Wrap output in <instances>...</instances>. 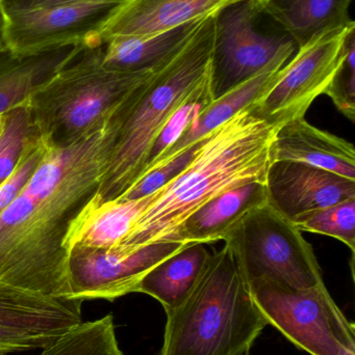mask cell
<instances>
[{
	"label": "cell",
	"mask_w": 355,
	"mask_h": 355,
	"mask_svg": "<svg viewBox=\"0 0 355 355\" xmlns=\"http://www.w3.org/2000/svg\"><path fill=\"white\" fill-rule=\"evenodd\" d=\"M337 110L354 122L355 119V25L344 39L339 66L325 91Z\"/></svg>",
	"instance_id": "26"
},
{
	"label": "cell",
	"mask_w": 355,
	"mask_h": 355,
	"mask_svg": "<svg viewBox=\"0 0 355 355\" xmlns=\"http://www.w3.org/2000/svg\"><path fill=\"white\" fill-rule=\"evenodd\" d=\"M241 0H129L106 23L102 43L119 35H151L206 18Z\"/></svg>",
	"instance_id": "15"
},
{
	"label": "cell",
	"mask_w": 355,
	"mask_h": 355,
	"mask_svg": "<svg viewBox=\"0 0 355 355\" xmlns=\"http://www.w3.org/2000/svg\"><path fill=\"white\" fill-rule=\"evenodd\" d=\"M8 112L0 114V137L3 133L4 127H6V120H8Z\"/></svg>",
	"instance_id": "32"
},
{
	"label": "cell",
	"mask_w": 355,
	"mask_h": 355,
	"mask_svg": "<svg viewBox=\"0 0 355 355\" xmlns=\"http://www.w3.org/2000/svg\"><path fill=\"white\" fill-rule=\"evenodd\" d=\"M267 16L261 0H241L215 14L210 60L214 100L260 74L281 54L295 52L289 33L264 31Z\"/></svg>",
	"instance_id": "8"
},
{
	"label": "cell",
	"mask_w": 355,
	"mask_h": 355,
	"mask_svg": "<svg viewBox=\"0 0 355 355\" xmlns=\"http://www.w3.org/2000/svg\"><path fill=\"white\" fill-rule=\"evenodd\" d=\"M33 127L24 103L8 112L6 127L0 137V185L14 173Z\"/></svg>",
	"instance_id": "27"
},
{
	"label": "cell",
	"mask_w": 355,
	"mask_h": 355,
	"mask_svg": "<svg viewBox=\"0 0 355 355\" xmlns=\"http://www.w3.org/2000/svg\"><path fill=\"white\" fill-rule=\"evenodd\" d=\"M354 25L327 33L298 48L272 87L250 105L252 110L276 126L304 118L315 100L329 87L341 60L344 39Z\"/></svg>",
	"instance_id": "10"
},
{
	"label": "cell",
	"mask_w": 355,
	"mask_h": 355,
	"mask_svg": "<svg viewBox=\"0 0 355 355\" xmlns=\"http://www.w3.org/2000/svg\"><path fill=\"white\" fill-rule=\"evenodd\" d=\"M104 47L83 46L24 102L33 126L51 145H71L97 130L156 70H110L102 64Z\"/></svg>",
	"instance_id": "5"
},
{
	"label": "cell",
	"mask_w": 355,
	"mask_h": 355,
	"mask_svg": "<svg viewBox=\"0 0 355 355\" xmlns=\"http://www.w3.org/2000/svg\"><path fill=\"white\" fill-rule=\"evenodd\" d=\"M119 126L115 112L71 145L48 141L35 172L0 213V284L72 298L67 236L106 175Z\"/></svg>",
	"instance_id": "1"
},
{
	"label": "cell",
	"mask_w": 355,
	"mask_h": 355,
	"mask_svg": "<svg viewBox=\"0 0 355 355\" xmlns=\"http://www.w3.org/2000/svg\"><path fill=\"white\" fill-rule=\"evenodd\" d=\"M47 346L49 345L40 340L0 329V355L25 352V350L27 352V350L38 349V348L44 349Z\"/></svg>",
	"instance_id": "30"
},
{
	"label": "cell",
	"mask_w": 355,
	"mask_h": 355,
	"mask_svg": "<svg viewBox=\"0 0 355 355\" xmlns=\"http://www.w3.org/2000/svg\"><path fill=\"white\" fill-rule=\"evenodd\" d=\"M83 302L0 284V329L50 345L83 322Z\"/></svg>",
	"instance_id": "13"
},
{
	"label": "cell",
	"mask_w": 355,
	"mask_h": 355,
	"mask_svg": "<svg viewBox=\"0 0 355 355\" xmlns=\"http://www.w3.org/2000/svg\"><path fill=\"white\" fill-rule=\"evenodd\" d=\"M269 16L279 23L297 48L331 31L354 24L349 18L352 0H261Z\"/></svg>",
	"instance_id": "21"
},
{
	"label": "cell",
	"mask_w": 355,
	"mask_h": 355,
	"mask_svg": "<svg viewBox=\"0 0 355 355\" xmlns=\"http://www.w3.org/2000/svg\"><path fill=\"white\" fill-rule=\"evenodd\" d=\"M129 0H87L37 10L0 12L6 51L33 55L71 45H102L104 26Z\"/></svg>",
	"instance_id": "9"
},
{
	"label": "cell",
	"mask_w": 355,
	"mask_h": 355,
	"mask_svg": "<svg viewBox=\"0 0 355 355\" xmlns=\"http://www.w3.org/2000/svg\"><path fill=\"white\" fill-rule=\"evenodd\" d=\"M166 314L160 355H243L268 325L226 244L212 254L185 302Z\"/></svg>",
	"instance_id": "4"
},
{
	"label": "cell",
	"mask_w": 355,
	"mask_h": 355,
	"mask_svg": "<svg viewBox=\"0 0 355 355\" xmlns=\"http://www.w3.org/2000/svg\"><path fill=\"white\" fill-rule=\"evenodd\" d=\"M279 127L248 106L210 131L187 168L154 192L151 202L114 250L135 252L158 242H172L185 219L212 198L251 182L266 181Z\"/></svg>",
	"instance_id": "2"
},
{
	"label": "cell",
	"mask_w": 355,
	"mask_h": 355,
	"mask_svg": "<svg viewBox=\"0 0 355 355\" xmlns=\"http://www.w3.org/2000/svg\"><path fill=\"white\" fill-rule=\"evenodd\" d=\"M40 355H123L115 331L114 318L81 322L53 343L44 348Z\"/></svg>",
	"instance_id": "23"
},
{
	"label": "cell",
	"mask_w": 355,
	"mask_h": 355,
	"mask_svg": "<svg viewBox=\"0 0 355 355\" xmlns=\"http://www.w3.org/2000/svg\"><path fill=\"white\" fill-rule=\"evenodd\" d=\"M187 245L158 242L129 252L75 246L69 254L71 297L114 302L137 293L142 279L154 267Z\"/></svg>",
	"instance_id": "11"
},
{
	"label": "cell",
	"mask_w": 355,
	"mask_h": 355,
	"mask_svg": "<svg viewBox=\"0 0 355 355\" xmlns=\"http://www.w3.org/2000/svg\"><path fill=\"white\" fill-rule=\"evenodd\" d=\"M213 101L214 98L210 89V67H208V72L200 79L199 83L192 89L185 101L175 110L174 114L171 116L168 122L158 133L148 154L147 162L141 178L151 168L163 154L166 153L179 141V137L185 132L192 121L199 116L204 108L208 107Z\"/></svg>",
	"instance_id": "24"
},
{
	"label": "cell",
	"mask_w": 355,
	"mask_h": 355,
	"mask_svg": "<svg viewBox=\"0 0 355 355\" xmlns=\"http://www.w3.org/2000/svg\"><path fill=\"white\" fill-rule=\"evenodd\" d=\"M273 162H295L355 180L354 146L298 119L281 125L271 147Z\"/></svg>",
	"instance_id": "14"
},
{
	"label": "cell",
	"mask_w": 355,
	"mask_h": 355,
	"mask_svg": "<svg viewBox=\"0 0 355 355\" xmlns=\"http://www.w3.org/2000/svg\"><path fill=\"white\" fill-rule=\"evenodd\" d=\"M265 186L267 202L294 225L355 198V180L302 162H271Z\"/></svg>",
	"instance_id": "12"
},
{
	"label": "cell",
	"mask_w": 355,
	"mask_h": 355,
	"mask_svg": "<svg viewBox=\"0 0 355 355\" xmlns=\"http://www.w3.org/2000/svg\"><path fill=\"white\" fill-rule=\"evenodd\" d=\"M152 198L154 193L138 200H110L97 206L87 205L67 236L69 254L75 246L97 250L116 248Z\"/></svg>",
	"instance_id": "20"
},
{
	"label": "cell",
	"mask_w": 355,
	"mask_h": 355,
	"mask_svg": "<svg viewBox=\"0 0 355 355\" xmlns=\"http://www.w3.org/2000/svg\"><path fill=\"white\" fill-rule=\"evenodd\" d=\"M268 324L311 355H355V327L340 310L325 284L293 290L272 282L249 284Z\"/></svg>",
	"instance_id": "7"
},
{
	"label": "cell",
	"mask_w": 355,
	"mask_h": 355,
	"mask_svg": "<svg viewBox=\"0 0 355 355\" xmlns=\"http://www.w3.org/2000/svg\"><path fill=\"white\" fill-rule=\"evenodd\" d=\"M48 141L35 126L31 129L14 173L0 185V213L13 202L41 162Z\"/></svg>",
	"instance_id": "28"
},
{
	"label": "cell",
	"mask_w": 355,
	"mask_h": 355,
	"mask_svg": "<svg viewBox=\"0 0 355 355\" xmlns=\"http://www.w3.org/2000/svg\"><path fill=\"white\" fill-rule=\"evenodd\" d=\"M299 231L336 238L355 250V198L344 200L315 213L295 225Z\"/></svg>",
	"instance_id": "25"
},
{
	"label": "cell",
	"mask_w": 355,
	"mask_h": 355,
	"mask_svg": "<svg viewBox=\"0 0 355 355\" xmlns=\"http://www.w3.org/2000/svg\"><path fill=\"white\" fill-rule=\"evenodd\" d=\"M210 256L206 244H189L154 267L142 279L137 293L156 298L165 312L174 310L191 293Z\"/></svg>",
	"instance_id": "22"
},
{
	"label": "cell",
	"mask_w": 355,
	"mask_h": 355,
	"mask_svg": "<svg viewBox=\"0 0 355 355\" xmlns=\"http://www.w3.org/2000/svg\"><path fill=\"white\" fill-rule=\"evenodd\" d=\"M265 202V182H251L227 190L190 215L171 241L188 244L224 241L247 213Z\"/></svg>",
	"instance_id": "17"
},
{
	"label": "cell",
	"mask_w": 355,
	"mask_h": 355,
	"mask_svg": "<svg viewBox=\"0 0 355 355\" xmlns=\"http://www.w3.org/2000/svg\"><path fill=\"white\" fill-rule=\"evenodd\" d=\"M200 141L188 148L181 155L176 156L167 164H163V166L154 168L151 172L144 175L137 183L133 184L127 191H125L122 196H119L115 200L124 202V200H138V198L150 196V194L164 187L166 184L172 181L174 178L179 176L187 168L188 164L191 162L194 155H195L196 149H197Z\"/></svg>",
	"instance_id": "29"
},
{
	"label": "cell",
	"mask_w": 355,
	"mask_h": 355,
	"mask_svg": "<svg viewBox=\"0 0 355 355\" xmlns=\"http://www.w3.org/2000/svg\"><path fill=\"white\" fill-rule=\"evenodd\" d=\"M243 355H250V352H246V354H243Z\"/></svg>",
	"instance_id": "33"
},
{
	"label": "cell",
	"mask_w": 355,
	"mask_h": 355,
	"mask_svg": "<svg viewBox=\"0 0 355 355\" xmlns=\"http://www.w3.org/2000/svg\"><path fill=\"white\" fill-rule=\"evenodd\" d=\"M83 46H65L33 55L16 56L6 51L0 39V114L24 103L33 92L68 64Z\"/></svg>",
	"instance_id": "19"
},
{
	"label": "cell",
	"mask_w": 355,
	"mask_h": 355,
	"mask_svg": "<svg viewBox=\"0 0 355 355\" xmlns=\"http://www.w3.org/2000/svg\"><path fill=\"white\" fill-rule=\"evenodd\" d=\"M215 14L204 19L174 58L156 69L121 103L120 126L108 170L88 206L117 200L141 178L158 133L208 72Z\"/></svg>",
	"instance_id": "3"
},
{
	"label": "cell",
	"mask_w": 355,
	"mask_h": 355,
	"mask_svg": "<svg viewBox=\"0 0 355 355\" xmlns=\"http://www.w3.org/2000/svg\"><path fill=\"white\" fill-rule=\"evenodd\" d=\"M302 233L265 202L247 213L224 242L248 284L266 281L306 290L324 281L314 248Z\"/></svg>",
	"instance_id": "6"
},
{
	"label": "cell",
	"mask_w": 355,
	"mask_h": 355,
	"mask_svg": "<svg viewBox=\"0 0 355 355\" xmlns=\"http://www.w3.org/2000/svg\"><path fill=\"white\" fill-rule=\"evenodd\" d=\"M87 0H0V12L37 10L63 4L76 3Z\"/></svg>",
	"instance_id": "31"
},
{
	"label": "cell",
	"mask_w": 355,
	"mask_h": 355,
	"mask_svg": "<svg viewBox=\"0 0 355 355\" xmlns=\"http://www.w3.org/2000/svg\"><path fill=\"white\" fill-rule=\"evenodd\" d=\"M293 54L294 52L281 54L260 74L242 83L218 99H215L208 107L204 108L199 116L192 121L179 141L158 158V162L147 173L181 155L185 150L204 139L210 131L224 124L238 112L258 101L272 87L279 76L281 69L291 60Z\"/></svg>",
	"instance_id": "16"
},
{
	"label": "cell",
	"mask_w": 355,
	"mask_h": 355,
	"mask_svg": "<svg viewBox=\"0 0 355 355\" xmlns=\"http://www.w3.org/2000/svg\"><path fill=\"white\" fill-rule=\"evenodd\" d=\"M206 18L195 19L156 35L112 37L104 43L102 64L119 72L156 70L187 45Z\"/></svg>",
	"instance_id": "18"
}]
</instances>
